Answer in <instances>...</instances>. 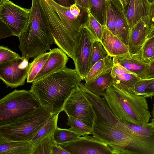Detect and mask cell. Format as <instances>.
<instances>
[{"label": "cell", "mask_w": 154, "mask_h": 154, "mask_svg": "<svg viewBox=\"0 0 154 154\" xmlns=\"http://www.w3.org/2000/svg\"><path fill=\"white\" fill-rule=\"evenodd\" d=\"M148 125H149L154 131V119L152 118L151 122L147 123Z\"/></svg>", "instance_id": "43"}, {"label": "cell", "mask_w": 154, "mask_h": 154, "mask_svg": "<svg viewBox=\"0 0 154 154\" xmlns=\"http://www.w3.org/2000/svg\"><path fill=\"white\" fill-rule=\"evenodd\" d=\"M63 111L82 121L90 128H93L97 117L92 104L80 89L79 85L72 91L64 104Z\"/></svg>", "instance_id": "7"}, {"label": "cell", "mask_w": 154, "mask_h": 154, "mask_svg": "<svg viewBox=\"0 0 154 154\" xmlns=\"http://www.w3.org/2000/svg\"><path fill=\"white\" fill-rule=\"evenodd\" d=\"M111 71L99 76L94 80L84 84L86 88L93 93L103 97L108 86L112 83V78Z\"/></svg>", "instance_id": "20"}, {"label": "cell", "mask_w": 154, "mask_h": 154, "mask_svg": "<svg viewBox=\"0 0 154 154\" xmlns=\"http://www.w3.org/2000/svg\"><path fill=\"white\" fill-rule=\"evenodd\" d=\"M57 144L69 154H113L109 145L88 135L76 140Z\"/></svg>", "instance_id": "12"}, {"label": "cell", "mask_w": 154, "mask_h": 154, "mask_svg": "<svg viewBox=\"0 0 154 154\" xmlns=\"http://www.w3.org/2000/svg\"><path fill=\"white\" fill-rule=\"evenodd\" d=\"M140 79L135 74L126 73L112 78V84L121 90L134 94L135 85Z\"/></svg>", "instance_id": "22"}, {"label": "cell", "mask_w": 154, "mask_h": 154, "mask_svg": "<svg viewBox=\"0 0 154 154\" xmlns=\"http://www.w3.org/2000/svg\"><path fill=\"white\" fill-rule=\"evenodd\" d=\"M82 80L75 69L66 67L33 82L30 90L42 106L52 114H59Z\"/></svg>", "instance_id": "2"}, {"label": "cell", "mask_w": 154, "mask_h": 154, "mask_svg": "<svg viewBox=\"0 0 154 154\" xmlns=\"http://www.w3.org/2000/svg\"><path fill=\"white\" fill-rule=\"evenodd\" d=\"M113 64L112 57L108 55L96 62L86 75L85 82L92 81L101 75L111 71Z\"/></svg>", "instance_id": "21"}, {"label": "cell", "mask_w": 154, "mask_h": 154, "mask_svg": "<svg viewBox=\"0 0 154 154\" xmlns=\"http://www.w3.org/2000/svg\"><path fill=\"white\" fill-rule=\"evenodd\" d=\"M53 114L41 106L10 123L0 126V137L15 141H31Z\"/></svg>", "instance_id": "4"}, {"label": "cell", "mask_w": 154, "mask_h": 154, "mask_svg": "<svg viewBox=\"0 0 154 154\" xmlns=\"http://www.w3.org/2000/svg\"><path fill=\"white\" fill-rule=\"evenodd\" d=\"M59 11L70 36L77 49L82 29L85 27L89 15L88 10L76 4L64 7L49 0Z\"/></svg>", "instance_id": "9"}, {"label": "cell", "mask_w": 154, "mask_h": 154, "mask_svg": "<svg viewBox=\"0 0 154 154\" xmlns=\"http://www.w3.org/2000/svg\"><path fill=\"white\" fill-rule=\"evenodd\" d=\"M120 64L141 79L147 78L149 61L144 59L141 51L139 53L117 57Z\"/></svg>", "instance_id": "16"}, {"label": "cell", "mask_w": 154, "mask_h": 154, "mask_svg": "<svg viewBox=\"0 0 154 154\" xmlns=\"http://www.w3.org/2000/svg\"><path fill=\"white\" fill-rule=\"evenodd\" d=\"M129 0H121L124 8H125L128 5Z\"/></svg>", "instance_id": "44"}, {"label": "cell", "mask_w": 154, "mask_h": 154, "mask_svg": "<svg viewBox=\"0 0 154 154\" xmlns=\"http://www.w3.org/2000/svg\"><path fill=\"white\" fill-rule=\"evenodd\" d=\"M94 39L92 34L85 27L81 31L78 44V53L75 69L82 80L88 72L92 45Z\"/></svg>", "instance_id": "13"}, {"label": "cell", "mask_w": 154, "mask_h": 154, "mask_svg": "<svg viewBox=\"0 0 154 154\" xmlns=\"http://www.w3.org/2000/svg\"><path fill=\"white\" fill-rule=\"evenodd\" d=\"M112 59L113 64L111 72V75L112 78L119 75L131 73L120 64L117 57H113Z\"/></svg>", "instance_id": "33"}, {"label": "cell", "mask_w": 154, "mask_h": 154, "mask_svg": "<svg viewBox=\"0 0 154 154\" xmlns=\"http://www.w3.org/2000/svg\"><path fill=\"white\" fill-rule=\"evenodd\" d=\"M143 57L149 61L154 55V36L146 39L141 50Z\"/></svg>", "instance_id": "32"}, {"label": "cell", "mask_w": 154, "mask_h": 154, "mask_svg": "<svg viewBox=\"0 0 154 154\" xmlns=\"http://www.w3.org/2000/svg\"><path fill=\"white\" fill-rule=\"evenodd\" d=\"M50 55L43 67L35 77L34 81L66 67L69 58L61 49L55 48L49 51Z\"/></svg>", "instance_id": "15"}, {"label": "cell", "mask_w": 154, "mask_h": 154, "mask_svg": "<svg viewBox=\"0 0 154 154\" xmlns=\"http://www.w3.org/2000/svg\"><path fill=\"white\" fill-rule=\"evenodd\" d=\"M51 134L35 144L32 154H51V146L53 142Z\"/></svg>", "instance_id": "30"}, {"label": "cell", "mask_w": 154, "mask_h": 154, "mask_svg": "<svg viewBox=\"0 0 154 154\" xmlns=\"http://www.w3.org/2000/svg\"><path fill=\"white\" fill-rule=\"evenodd\" d=\"M28 60L17 59L0 63V79L7 87L13 88L24 85L29 67Z\"/></svg>", "instance_id": "11"}, {"label": "cell", "mask_w": 154, "mask_h": 154, "mask_svg": "<svg viewBox=\"0 0 154 154\" xmlns=\"http://www.w3.org/2000/svg\"><path fill=\"white\" fill-rule=\"evenodd\" d=\"M92 136L109 145L113 154H140L145 145L143 139L104 124L94 122Z\"/></svg>", "instance_id": "5"}, {"label": "cell", "mask_w": 154, "mask_h": 154, "mask_svg": "<svg viewBox=\"0 0 154 154\" xmlns=\"http://www.w3.org/2000/svg\"><path fill=\"white\" fill-rule=\"evenodd\" d=\"M41 106L30 90H15L0 100V126L10 123Z\"/></svg>", "instance_id": "6"}, {"label": "cell", "mask_w": 154, "mask_h": 154, "mask_svg": "<svg viewBox=\"0 0 154 154\" xmlns=\"http://www.w3.org/2000/svg\"><path fill=\"white\" fill-rule=\"evenodd\" d=\"M106 9V0H91L88 10L102 26H105Z\"/></svg>", "instance_id": "23"}, {"label": "cell", "mask_w": 154, "mask_h": 154, "mask_svg": "<svg viewBox=\"0 0 154 154\" xmlns=\"http://www.w3.org/2000/svg\"><path fill=\"white\" fill-rule=\"evenodd\" d=\"M154 36V26L151 27L148 36L147 37V39L150 38L153 36Z\"/></svg>", "instance_id": "42"}, {"label": "cell", "mask_w": 154, "mask_h": 154, "mask_svg": "<svg viewBox=\"0 0 154 154\" xmlns=\"http://www.w3.org/2000/svg\"><path fill=\"white\" fill-rule=\"evenodd\" d=\"M68 118L67 125L70 128L81 136L92 134L93 130L86 125L79 119L70 115L67 116Z\"/></svg>", "instance_id": "27"}, {"label": "cell", "mask_w": 154, "mask_h": 154, "mask_svg": "<svg viewBox=\"0 0 154 154\" xmlns=\"http://www.w3.org/2000/svg\"><path fill=\"white\" fill-rule=\"evenodd\" d=\"M5 0H0V5Z\"/></svg>", "instance_id": "48"}, {"label": "cell", "mask_w": 154, "mask_h": 154, "mask_svg": "<svg viewBox=\"0 0 154 154\" xmlns=\"http://www.w3.org/2000/svg\"><path fill=\"white\" fill-rule=\"evenodd\" d=\"M50 55V52H45L35 57L32 61L29 63V67L27 83H32L38 73L42 69Z\"/></svg>", "instance_id": "26"}, {"label": "cell", "mask_w": 154, "mask_h": 154, "mask_svg": "<svg viewBox=\"0 0 154 154\" xmlns=\"http://www.w3.org/2000/svg\"><path fill=\"white\" fill-rule=\"evenodd\" d=\"M148 17L149 22L152 27L154 26V2L150 4Z\"/></svg>", "instance_id": "39"}, {"label": "cell", "mask_w": 154, "mask_h": 154, "mask_svg": "<svg viewBox=\"0 0 154 154\" xmlns=\"http://www.w3.org/2000/svg\"><path fill=\"white\" fill-rule=\"evenodd\" d=\"M107 54L101 43L94 40L93 42L88 72L96 62L104 58Z\"/></svg>", "instance_id": "28"}, {"label": "cell", "mask_w": 154, "mask_h": 154, "mask_svg": "<svg viewBox=\"0 0 154 154\" xmlns=\"http://www.w3.org/2000/svg\"><path fill=\"white\" fill-rule=\"evenodd\" d=\"M103 97L111 111L120 122L140 125L148 123L151 115L144 96L129 93L111 83L106 88Z\"/></svg>", "instance_id": "3"}, {"label": "cell", "mask_w": 154, "mask_h": 154, "mask_svg": "<svg viewBox=\"0 0 154 154\" xmlns=\"http://www.w3.org/2000/svg\"><path fill=\"white\" fill-rule=\"evenodd\" d=\"M51 154H69L57 144L54 142L51 146Z\"/></svg>", "instance_id": "38"}, {"label": "cell", "mask_w": 154, "mask_h": 154, "mask_svg": "<svg viewBox=\"0 0 154 154\" xmlns=\"http://www.w3.org/2000/svg\"><path fill=\"white\" fill-rule=\"evenodd\" d=\"M154 59V55L149 59V61Z\"/></svg>", "instance_id": "47"}, {"label": "cell", "mask_w": 154, "mask_h": 154, "mask_svg": "<svg viewBox=\"0 0 154 154\" xmlns=\"http://www.w3.org/2000/svg\"><path fill=\"white\" fill-rule=\"evenodd\" d=\"M59 114H53L46 123L38 131L31 140L34 145L47 136L51 134L57 127Z\"/></svg>", "instance_id": "24"}, {"label": "cell", "mask_w": 154, "mask_h": 154, "mask_svg": "<svg viewBox=\"0 0 154 154\" xmlns=\"http://www.w3.org/2000/svg\"><path fill=\"white\" fill-rule=\"evenodd\" d=\"M143 96L146 98L150 97L151 98L154 96V78L151 79V81Z\"/></svg>", "instance_id": "36"}, {"label": "cell", "mask_w": 154, "mask_h": 154, "mask_svg": "<svg viewBox=\"0 0 154 154\" xmlns=\"http://www.w3.org/2000/svg\"><path fill=\"white\" fill-rule=\"evenodd\" d=\"M59 5L64 7H69L75 4V0H52Z\"/></svg>", "instance_id": "37"}, {"label": "cell", "mask_w": 154, "mask_h": 154, "mask_svg": "<svg viewBox=\"0 0 154 154\" xmlns=\"http://www.w3.org/2000/svg\"><path fill=\"white\" fill-rule=\"evenodd\" d=\"M149 1V2L151 4L152 2H154V0H148Z\"/></svg>", "instance_id": "46"}, {"label": "cell", "mask_w": 154, "mask_h": 154, "mask_svg": "<svg viewBox=\"0 0 154 154\" xmlns=\"http://www.w3.org/2000/svg\"><path fill=\"white\" fill-rule=\"evenodd\" d=\"M105 26L128 47L130 28L120 0H106Z\"/></svg>", "instance_id": "8"}, {"label": "cell", "mask_w": 154, "mask_h": 154, "mask_svg": "<svg viewBox=\"0 0 154 154\" xmlns=\"http://www.w3.org/2000/svg\"><path fill=\"white\" fill-rule=\"evenodd\" d=\"M11 35L13 33L8 26L0 20V38H2Z\"/></svg>", "instance_id": "35"}, {"label": "cell", "mask_w": 154, "mask_h": 154, "mask_svg": "<svg viewBox=\"0 0 154 154\" xmlns=\"http://www.w3.org/2000/svg\"><path fill=\"white\" fill-rule=\"evenodd\" d=\"M53 9L49 0H32L28 22L18 37L23 58H34L51 49L54 43L50 29Z\"/></svg>", "instance_id": "1"}, {"label": "cell", "mask_w": 154, "mask_h": 154, "mask_svg": "<svg viewBox=\"0 0 154 154\" xmlns=\"http://www.w3.org/2000/svg\"><path fill=\"white\" fill-rule=\"evenodd\" d=\"M91 0H75V4L88 10Z\"/></svg>", "instance_id": "40"}, {"label": "cell", "mask_w": 154, "mask_h": 154, "mask_svg": "<svg viewBox=\"0 0 154 154\" xmlns=\"http://www.w3.org/2000/svg\"><path fill=\"white\" fill-rule=\"evenodd\" d=\"M100 42L109 56L120 57L130 54L128 47L104 26Z\"/></svg>", "instance_id": "17"}, {"label": "cell", "mask_w": 154, "mask_h": 154, "mask_svg": "<svg viewBox=\"0 0 154 154\" xmlns=\"http://www.w3.org/2000/svg\"><path fill=\"white\" fill-rule=\"evenodd\" d=\"M30 12V9L5 0L0 5V20L8 26L13 35L18 37L28 23Z\"/></svg>", "instance_id": "10"}, {"label": "cell", "mask_w": 154, "mask_h": 154, "mask_svg": "<svg viewBox=\"0 0 154 154\" xmlns=\"http://www.w3.org/2000/svg\"><path fill=\"white\" fill-rule=\"evenodd\" d=\"M34 146L31 141H12L0 137V154H32Z\"/></svg>", "instance_id": "19"}, {"label": "cell", "mask_w": 154, "mask_h": 154, "mask_svg": "<svg viewBox=\"0 0 154 154\" xmlns=\"http://www.w3.org/2000/svg\"><path fill=\"white\" fill-rule=\"evenodd\" d=\"M120 1H121V0H120Z\"/></svg>", "instance_id": "49"}, {"label": "cell", "mask_w": 154, "mask_h": 154, "mask_svg": "<svg viewBox=\"0 0 154 154\" xmlns=\"http://www.w3.org/2000/svg\"><path fill=\"white\" fill-rule=\"evenodd\" d=\"M150 4L148 0H129L124 8L130 29L142 17H148Z\"/></svg>", "instance_id": "18"}, {"label": "cell", "mask_w": 154, "mask_h": 154, "mask_svg": "<svg viewBox=\"0 0 154 154\" xmlns=\"http://www.w3.org/2000/svg\"><path fill=\"white\" fill-rule=\"evenodd\" d=\"M151 80V79H140L137 82L134 88V94L143 96Z\"/></svg>", "instance_id": "34"}, {"label": "cell", "mask_w": 154, "mask_h": 154, "mask_svg": "<svg viewBox=\"0 0 154 154\" xmlns=\"http://www.w3.org/2000/svg\"><path fill=\"white\" fill-rule=\"evenodd\" d=\"M103 27L92 15L89 14L88 19L85 27L90 31L94 40L100 42Z\"/></svg>", "instance_id": "29"}, {"label": "cell", "mask_w": 154, "mask_h": 154, "mask_svg": "<svg viewBox=\"0 0 154 154\" xmlns=\"http://www.w3.org/2000/svg\"><path fill=\"white\" fill-rule=\"evenodd\" d=\"M53 142L57 144L68 142L80 139V135L70 128L57 127L51 134Z\"/></svg>", "instance_id": "25"}, {"label": "cell", "mask_w": 154, "mask_h": 154, "mask_svg": "<svg viewBox=\"0 0 154 154\" xmlns=\"http://www.w3.org/2000/svg\"><path fill=\"white\" fill-rule=\"evenodd\" d=\"M152 116L153 117V118L154 119V103L153 105V108H152Z\"/></svg>", "instance_id": "45"}, {"label": "cell", "mask_w": 154, "mask_h": 154, "mask_svg": "<svg viewBox=\"0 0 154 154\" xmlns=\"http://www.w3.org/2000/svg\"><path fill=\"white\" fill-rule=\"evenodd\" d=\"M154 78V59L149 61V67L147 79Z\"/></svg>", "instance_id": "41"}, {"label": "cell", "mask_w": 154, "mask_h": 154, "mask_svg": "<svg viewBox=\"0 0 154 154\" xmlns=\"http://www.w3.org/2000/svg\"><path fill=\"white\" fill-rule=\"evenodd\" d=\"M151 28L148 17H143L130 29L128 48L130 55L140 53Z\"/></svg>", "instance_id": "14"}, {"label": "cell", "mask_w": 154, "mask_h": 154, "mask_svg": "<svg viewBox=\"0 0 154 154\" xmlns=\"http://www.w3.org/2000/svg\"><path fill=\"white\" fill-rule=\"evenodd\" d=\"M18 54L6 47L0 46V63L17 59H23Z\"/></svg>", "instance_id": "31"}]
</instances>
